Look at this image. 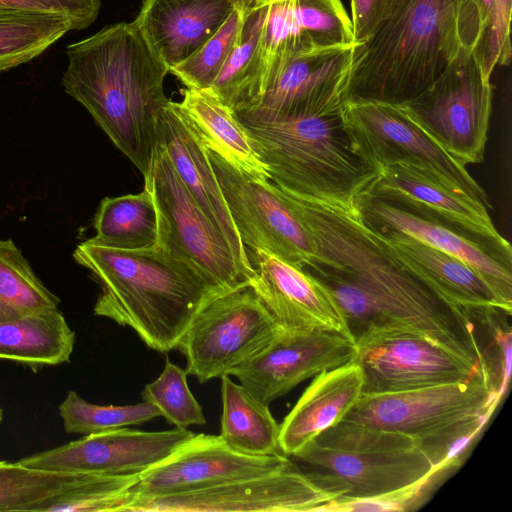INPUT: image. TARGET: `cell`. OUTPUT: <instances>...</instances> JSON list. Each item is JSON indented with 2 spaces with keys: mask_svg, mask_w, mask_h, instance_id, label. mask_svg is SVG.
I'll use <instances>...</instances> for the list:
<instances>
[{
  "mask_svg": "<svg viewBox=\"0 0 512 512\" xmlns=\"http://www.w3.org/2000/svg\"><path fill=\"white\" fill-rule=\"evenodd\" d=\"M511 4L512 0H493L489 21L473 52L488 80L496 65H507L511 59Z\"/></svg>",
  "mask_w": 512,
  "mask_h": 512,
  "instance_id": "obj_40",
  "label": "cell"
},
{
  "mask_svg": "<svg viewBox=\"0 0 512 512\" xmlns=\"http://www.w3.org/2000/svg\"><path fill=\"white\" fill-rule=\"evenodd\" d=\"M473 0H389L373 35L355 52L349 99L406 103L482 37Z\"/></svg>",
  "mask_w": 512,
  "mask_h": 512,
  "instance_id": "obj_3",
  "label": "cell"
},
{
  "mask_svg": "<svg viewBox=\"0 0 512 512\" xmlns=\"http://www.w3.org/2000/svg\"><path fill=\"white\" fill-rule=\"evenodd\" d=\"M264 1L259 98L294 58L360 44L354 38L350 16L341 0Z\"/></svg>",
  "mask_w": 512,
  "mask_h": 512,
  "instance_id": "obj_16",
  "label": "cell"
},
{
  "mask_svg": "<svg viewBox=\"0 0 512 512\" xmlns=\"http://www.w3.org/2000/svg\"><path fill=\"white\" fill-rule=\"evenodd\" d=\"M160 214V244L201 270L225 291L250 286L230 244L206 216L158 143L148 186Z\"/></svg>",
  "mask_w": 512,
  "mask_h": 512,
  "instance_id": "obj_11",
  "label": "cell"
},
{
  "mask_svg": "<svg viewBox=\"0 0 512 512\" xmlns=\"http://www.w3.org/2000/svg\"><path fill=\"white\" fill-rule=\"evenodd\" d=\"M158 130V143L165 148L181 181L224 235L240 265L254 279L256 271L221 192L207 146L179 102L168 101Z\"/></svg>",
  "mask_w": 512,
  "mask_h": 512,
  "instance_id": "obj_22",
  "label": "cell"
},
{
  "mask_svg": "<svg viewBox=\"0 0 512 512\" xmlns=\"http://www.w3.org/2000/svg\"><path fill=\"white\" fill-rule=\"evenodd\" d=\"M354 203L373 229L409 235L465 262L484 278L503 307L512 311V265L453 230L376 197L363 193Z\"/></svg>",
  "mask_w": 512,
  "mask_h": 512,
  "instance_id": "obj_23",
  "label": "cell"
},
{
  "mask_svg": "<svg viewBox=\"0 0 512 512\" xmlns=\"http://www.w3.org/2000/svg\"><path fill=\"white\" fill-rule=\"evenodd\" d=\"M75 333L58 308L0 322V358L27 364L68 362Z\"/></svg>",
  "mask_w": 512,
  "mask_h": 512,
  "instance_id": "obj_28",
  "label": "cell"
},
{
  "mask_svg": "<svg viewBox=\"0 0 512 512\" xmlns=\"http://www.w3.org/2000/svg\"><path fill=\"white\" fill-rule=\"evenodd\" d=\"M493 86L474 55L460 54L424 91L404 103L409 117L462 165L484 160Z\"/></svg>",
  "mask_w": 512,
  "mask_h": 512,
  "instance_id": "obj_10",
  "label": "cell"
},
{
  "mask_svg": "<svg viewBox=\"0 0 512 512\" xmlns=\"http://www.w3.org/2000/svg\"><path fill=\"white\" fill-rule=\"evenodd\" d=\"M292 462L280 453L258 456L238 452L219 435L194 434L165 459L140 473L125 506L134 500L271 473Z\"/></svg>",
  "mask_w": 512,
  "mask_h": 512,
  "instance_id": "obj_17",
  "label": "cell"
},
{
  "mask_svg": "<svg viewBox=\"0 0 512 512\" xmlns=\"http://www.w3.org/2000/svg\"><path fill=\"white\" fill-rule=\"evenodd\" d=\"M363 193L437 222L512 265L511 245L494 226L490 208L427 169L387 165Z\"/></svg>",
  "mask_w": 512,
  "mask_h": 512,
  "instance_id": "obj_12",
  "label": "cell"
},
{
  "mask_svg": "<svg viewBox=\"0 0 512 512\" xmlns=\"http://www.w3.org/2000/svg\"><path fill=\"white\" fill-rule=\"evenodd\" d=\"M358 46L327 48L294 58L254 105L235 112L284 119L340 110L349 97Z\"/></svg>",
  "mask_w": 512,
  "mask_h": 512,
  "instance_id": "obj_20",
  "label": "cell"
},
{
  "mask_svg": "<svg viewBox=\"0 0 512 512\" xmlns=\"http://www.w3.org/2000/svg\"><path fill=\"white\" fill-rule=\"evenodd\" d=\"M139 477L140 473L81 474L50 502L45 512H122Z\"/></svg>",
  "mask_w": 512,
  "mask_h": 512,
  "instance_id": "obj_35",
  "label": "cell"
},
{
  "mask_svg": "<svg viewBox=\"0 0 512 512\" xmlns=\"http://www.w3.org/2000/svg\"><path fill=\"white\" fill-rule=\"evenodd\" d=\"M338 497L317 486L297 465L189 491L129 502L130 512H321Z\"/></svg>",
  "mask_w": 512,
  "mask_h": 512,
  "instance_id": "obj_13",
  "label": "cell"
},
{
  "mask_svg": "<svg viewBox=\"0 0 512 512\" xmlns=\"http://www.w3.org/2000/svg\"><path fill=\"white\" fill-rule=\"evenodd\" d=\"M265 15L264 0H245L241 41L207 89L234 112L252 106L260 95L261 37Z\"/></svg>",
  "mask_w": 512,
  "mask_h": 512,
  "instance_id": "obj_30",
  "label": "cell"
},
{
  "mask_svg": "<svg viewBox=\"0 0 512 512\" xmlns=\"http://www.w3.org/2000/svg\"><path fill=\"white\" fill-rule=\"evenodd\" d=\"M2 419H3V410H2V408L0 407V423H1Z\"/></svg>",
  "mask_w": 512,
  "mask_h": 512,
  "instance_id": "obj_43",
  "label": "cell"
},
{
  "mask_svg": "<svg viewBox=\"0 0 512 512\" xmlns=\"http://www.w3.org/2000/svg\"><path fill=\"white\" fill-rule=\"evenodd\" d=\"M188 429L141 431L129 428L88 434L19 460L25 466L90 475L141 473L194 436Z\"/></svg>",
  "mask_w": 512,
  "mask_h": 512,
  "instance_id": "obj_18",
  "label": "cell"
},
{
  "mask_svg": "<svg viewBox=\"0 0 512 512\" xmlns=\"http://www.w3.org/2000/svg\"><path fill=\"white\" fill-rule=\"evenodd\" d=\"M378 232L399 260L447 302L466 311L500 308L511 313L484 278L465 262L409 235L391 230Z\"/></svg>",
  "mask_w": 512,
  "mask_h": 512,
  "instance_id": "obj_26",
  "label": "cell"
},
{
  "mask_svg": "<svg viewBox=\"0 0 512 512\" xmlns=\"http://www.w3.org/2000/svg\"><path fill=\"white\" fill-rule=\"evenodd\" d=\"M278 187L313 198L354 202L378 175L354 150L341 109L297 118L235 112Z\"/></svg>",
  "mask_w": 512,
  "mask_h": 512,
  "instance_id": "obj_5",
  "label": "cell"
},
{
  "mask_svg": "<svg viewBox=\"0 0 512 512\" xmlns=\"http://www.w3.org/2000/svg\"><path fill=\"white\" fill-rule=\"evenodd\" d=\"M502 396L481 374L463 382L361 395L342 421L406 434L435 465L458 466Z\"/></svg>",
  "mask_w": 512,
  "mask_h": 512,
  "instance_id": "obj_6",
  "label": "cell"
},
{
  "mask_svg": "<svg viewBox=\"0 0 512 512\" xmlns=\"http://www.w3.org/2000/svg\"><path fill=\"white\" fill-rule=\"evenodd\" d=\"M242 0H143L133 21L170 70L199 50Z\"/></svg>",
  "mask_w": 512,
  "mask_h": 512,
  "instance_id": "obj_24",
  "label": "cell"
},
{
  "mask_svg": "<svg viewBox=\"0 0 512 512\" xmlns=\"http://www.w3.org/2000/svg\"><path fill=\"white\" fill-rule=\"evenodd\" d=\"M0 6L57 15L67 19L73 31H77L95 22L101 0H0Z\"/></svg>",
  "mask_w": 512,
  "mask_h": 512,
  "instance_id": "obj_41",
  "label": "cell"
},
{
  "mask_svg": "<svg viewBox=\"0 0 512 512\" xmlns=\"http://www.w3.org/2000/svg\"><path fill=\"white\" fill-rule=\"evenodd\" d=\"M59 299L37 277L21 250L0 239V322L58 308Z\"/></svg>",
  "mask_w": 512,
  "mask_h": 512,
  "instance_id": "obj_33",
  "label": "cell"
},
{
  "mask_svg": "<svg viewBox=\"0 0 512 512\" xmlns=\"http://www.w3.org/2000/svg\"><path fill=\"white\" fill-rule=\"evenodd\" d=\"M356 353L355 342L338 333L282 329L265 349L231 375L269 405L304 380L354 361Z\"/></svg>",
  "mask_w": 512,
  "mask_h": 512,
  "instance_id": "obj_19",
  "label": "cell"
},
{
  "mask_svg": "<svg viewBox=\"0 0 512 512\" xmlns=\"http://www.w3.org/2000/svg\"><path fill=\"white\" fill-rule=\"evenodd\" d=\"M70 31L63 17L0 6V72L38 58Z\"/></svg>",
  "mask_w": 512,
  "mask_h": 512,
  "instance_id": "obj_32",
  "label": "cell"
},
{
  "mask_svg": "<svg viewBox=\"0 0 512 512\" xmlns=\"http://www.w3.org/2000/svg\"><path fill=\"white\" fill-rule=\"evenodd\" d=\"M344 129L362 160L376 171L406 163L427 169L488 208L485 191L407 114L404 103L349 99L341 108Z\"/></svg>",
  "mask_w": 512,
  "mask_h": 512,
  "instance_id": "obj_8",
  "label": "cell"
},
{
  "mask_svg": "<svg viewBox=\"0 0 512 512\" xmlns=\"http://www.w3.org/2000/svg\"><path fill=\"white\" fill-rule=\"evenodd\" d=\"M276 187L314 244L315 254L303 270L332 295L355 344L383 332L412 331L485 368L467 311L409 270L354 202Z\"/></svg>",
  "mask_w": 512,
  "mask_h": 512,
  "instance_id": "obj_1",
  "label": "cell"
},
{
  "mask_svg": "<svg viewBox=\"0 0 512 512\" xmlns=\"http://www.w3.org/2000/svg\"><path fill=\"white\" fill-rule=\"evenodd\" d=\"M356 346L354 361L361 368L363 379L361 395L463 382L481 374L489 376L486 370L412 331L371 335Z\"/></svg>",
  "mask_w": 512,
  "mask_h": 512,
  "instance_id": "obj_15",
  "label": "cell"
},
{
  "mask_svg": "<svg viewBox=\"0 0 512 512\" xmlns=\"http://www.w3.org/2000/svg\"><path fill=\"white\" fill-rule=\"evenodd\" d=\"M251 252L256 275L250 287L283 330L352 339L336 301L314 277L264 250Z\"/></svg>",
  "mask_w": 512,
  "mask_h": 512,
  "instance_id": "obj_21",
  "label": "cell"
},
{
  "mask_svg": "<svg viewBox=\"0 0 512 512\" xmlns=\"http://www.w3.org/2000/svg\"><path fill=\"white\" fill-rule=\"evenodd\" d=\"M282 328L250 286L221 293L197 313L177 348L189 375L206 383L231 375Z\"/></svg>",
  "mask_w": 512,
  "mask_h": 512,
  "instance_id": "obj_9",
  "label": "cell"
},
{
  "mask_svg": "<svg viewBox=\"0 0 512 512\" xmlns=\"http://www.w3.org/2000/svg\"><path fill=\"white\" fill-rule=\"evenodd\" d=\"M92 239L121 250L150 249L160 244L161 221L152 191L104 198L94 218Z\"/></svg>",
  "mask_w": 512,
  "mask_h": 512,
  "instance_id": "obj_31",
  "label": "cell"
},
{
  "mask_svg": "<svg viewBox=\"0 0 512 512\" xmlns=\"http://www.w3.org/2000/svg\"><path fill=\"white\" fill-rule=\"evenodd\" d=\"M244 9L245 0H242L220 29L189 58L172 67L169 73L187 88L209 89L241 41Z\"/></svg>",
  "mask_w": 512,
  "mask_h": 512,
  "instance_id": "obj_37",
  "label": "cell"
},
{
  "mask_svg": "<svg viewBox=\"0 0 512 512\" xmlns=\"http://www.w3.org/2000/svg\"><path fill=\"white\" fill-rule=\"evenodd\" d=\"M73 257L100 284L94 314L129 326L162 353L177 348L202 307L227 292L161 244L121 250L91 238L76 247Z\"/></svg>",
  "mask_w": 512,
  "mask_h": 512,
  "instance_id": "obj_4",
  "label": "cell"
},
{
  "mask_svg": "<svg viewBox=\"0 0 512 512\" xmlns=\"http://www.w3.org/2000/svg\"><path fill=\"white\" fill-rule=\"evenodd\" d=\"M457 466H445L426 479L393 493L371 499H336L322 508L321 512L354 511H407L421 506L440 482Z\"/></svg>",
  "mask_w": 512,
  "mask_h": 512,
  "instance_id": "obj_39",
  "label": "cell"
},
{
  "mask_svg": "<svg viewBox=\"0 0 512 512\" xmlns=\"http://www.w3.org/2000/svg\"><path fill=\"white\" fill-rule=\"evenodd\" d=\"M222 417L220 437L232 449L248 455H274L280 450V424L247 388L221 378Z\"/></svg>",
  "mask_w": 512,
  "mask_h": 512,
  "instance_id": "obj_29",
  "label": "cell"
},
{
  "mask_svg": "<svg viewBox=\"0 0 512 512\" xmlns=\"http://www.w3.org/2000/svg\"><path fill=\"white\" fill-rule=\"evenodd\" d=\"M59 413L67 433L94 434L139 425L161 416L149 402L133 405H97L69 391L59 405Z\"/></svg>",
  "mask_w": 512,
  "mask_h": 512,
  "instance_id": "obj_36",
  "label": "cell"
},
{
  "mask_svg": "<svg viewBox=\"0 0 512 512\" xmlns=\"http://www.w3.org/2000/svg\"><path fill=\"white\" fill-rule=\"evenodd\" d=\"M180 106L206 146L249 176L267 182L270 176L235 112L207 90H182Z\"/></svg>",
  "mask_w": 512,
  "mask_h": 512,
  "instance_id": "obj_27",
  "label": "cell"
},
{
  "mask_svg": "<svg viewBox=\"0 0 512 512\" xmlns=\"http://www.w3.org/2000/svg\"><path fill=\"white\" fill-rule=\"evenodd\" d=\"M362 372L349 362L316 375L280 424L279 445L291 456L343 420L362 394Z\"/></svg>",
  "mask_w": 512,
  "mask_h": 512,
  "instance_id": "obj_25",
  "label": "cell"
},
{
  "mask_svg": "<svg viewBox=\"0 0 512 512\" xmlns=\"http://www.w3.org/2000/svg\"><path fill=\"white\" fill-rule=\"evenodd\" d=\"M64 91L82 104L149 185L168 67L134 22L109 25L66 47Z\"/></svg>",
  "mask_w": 512,
  "mask_h": 512,
  "instance_id": "obj_2",
  "label": "cell"
},
{
  "mask_svg": "<svg viewBox=\"0 0 512 512\" xmlns=\"http://www.w3.org/2000/svg\"><path fill=\"white\" fill-rule=\"evenodd\" d=\"M208 156L240 237L250 250H264L303 269L315 254L313 241L271 182L237 169L207 147Z\"/></svg>",
  "mask_w": 512,
  "mask_h": 512,
  "instance_id": "obj_14",
  "label": "cell"
},
{
  "mask_svg": "<svg viewBox=\"0 0 512 512\" xmlns=\"http://www.w3.org/2000/svg\"><path fill=\"white\" fill-rule=\"evenodd\" d=\"M389 0H350L351 22L355 40L364 44L383 20Z\"/></svg>",
  "mask_w": 512,
  "mask_h": 512,
  "instance_id": "obj_42",
  "label": "cell"
},
{
  "mask_svg": "<svg viewBox=\"0 0 512 512\" xmlns=\"http://www.w3.org/2000/svg\"><path fill=\"white\" fill-rule=\"evenodd\" d=\"M81 474L0 461V511L45 512L50 502Z\"/></svg>",
  "mask_w": 512,
  "mask_h": 512,
  "instance_id": "obj_34",
  "label": "cell"
},
{
  "mask_svg": "<svg viewBox=\"0 0 512 512\" xmlns=\"http://www.w3.org/2000/svg\"><path fill=\"white\" fill-rule=\"evenodd\" d=\"M187 376L186 368L167 359L159 377L141 393L143 401L152 404L161 416L181 429L206 424L202 407L189 389Z\"/></svg>",
  "mask_w": 512,
  "mask_h": 512,
  "instance_id": "obj_38",
  "label": "cell"
},
{
  "mask_svg": "<svg viewBox=\"0 0 512 512\" xmlns=\"http://www.w3.org/2000/svg\"><path fill=\"white\" fill-rule=\"evenodd\" d=\"M291 457L317 486L341 500L371 499L406 489L437 466L403 433L340 421Z\"/></svg>",
  "mask_w": 512,
  "mask_h": 512,
  "instance_id": "obj_7",
  "label": "cell"
}]
</instances>
